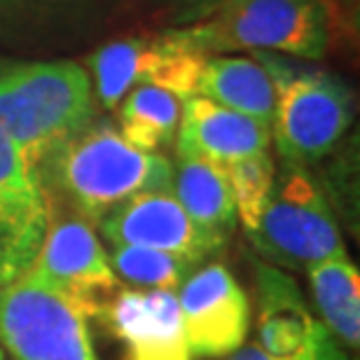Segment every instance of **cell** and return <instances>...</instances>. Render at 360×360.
I'll list each match as a JSON object with an SVG mask.
<instances>
[{
  "label": "cell",
  "mask_w": 360,
  "mask_h": 360,
  "mask_svg": "<svg viewBox=\"0 0 360 360\" xmlns=\"http://www.w3.org/2000/svg\"><path fill=\"white\" fill-rule=\"evenodd\" d=\"M176 31L206 59L241 49L321 59L330 45L323 0H225L208 21Z\"/></svg>",
  "instance_id": "3"
},
{
  "label": "cell",
  "mask_w": 360,
  "mask_h": 360,
  "mask_svg": "<svg viewBox=\"0 0 360 360\" xmlns=\"http://www.w3.org/2000/svg\"><path fill=\"white\" fill-rule=\"evenodd\" d=\"M40 164H49L54 185L82 220L98 222L134 194L174 187V164L167 157L134 148L105 122L87 127Z\"/></svg>",
  "instance_id": "1"
},
{
  "label": "cell",
  "mask_w": 360,
  "mask_h": 360,
  "mask_svg": "<svg viewBox=\"0 0 360 360\" xmlns=\"http://www.w3.org/2000/svg\"><path fill=\"white\" fill-rule=\"evenodd\" d=\"M255 56L269 70L276 87L271 136L281 160L307 167L328 157L354 120L351 91L340 77L321 70H292L267 52Z\"/></svg>",
  "instance_id": "4"
},
{
  "label": "cell",
  "mask_w": 360,
  "mask_h": 360,
  "mask_svg": "<svg viewBox=\"0 0 360 360\" xmlns=\"http://www.w3.org/2000/svg\"><path fill=\"white\" fill-rule=\"evenodd\" d=\"M89 75L73 61L24 63L0 73V134L38 169L54 150L89 127Z\"/></svg>",
  "instance_id": "2"
},
{
  "label": "cell",
  "mask_w": 360,
  "mask_h": 360,
  "mask_svg": "<svg viewBox=\"0 0 360 360\" xmlns=\"http://www.w3.org/2000/svg\"><path fill=\"white\" fill-rule=\"evenodd\" d=\"M0 347L14 360H94L87 311L28 276L0 288Z\"/></svg>",
  "instance_id": "7"
},
{
  "label": "cell",
  "mask_w": 360,
  "mask_h": 360,
  "mask_svg": "<svg viewBox=\"0 0 360 360\" xmlns=\"http://www.w3.org/2000/svg\"><path fill=\"white\" fill-rule=\"evenodd\" d=\"M176 139L178 155L204 157L227 167L243 157L267 153L271 127L204 96H192L183 103Z\"/></svg>",
  "instance_id": "12"
},
{
  "label": "cell",
  "mask_w": 360,
  "mask_h": 360,
  "mask_svg": "<svg viewBox=\"0 0 360 360\" xmlns=\"http://www.w3.org/2000/svg\"><path fill=\"white\" fill-rule=\"evenodd\" d=\"M94 360H192L174 290L117 288L87 311Z\"/></svg>",
  "instance_id": "6"
},
{
  "label": "cell",
  "mask_w": 360,
  "mask_h": 360,
  "mask_svg": "<svg viewBox=\"0 0 360 360\" xmlns=\"http://www.w3.org/2000/svg\"><path fill=\"white\" fill-rule=\"evenodd\" d=\"M47 229L49 204L38 169L0 134V288L28 271Z\"/></svg>",
  "instance_id": "9"
},
{
  "label": "cell",
  "mask_w": 360,
  "mask_h": 360,
  "mask_svg": "<svg viewBox=\"0 0 360 360\" xmlns=\"http://www.w3.org/2000/svg\"><path fill=\"white\" fill-rule=\"evenodd\" d=\"M316 307L323 316V326L335 335L342 347L358 349L360 344V274L344 257L316 262L307 269Z\"/></svg>",
  "instance_id": "16"
},
{
  "label": "cell",
  "mask_w": 360,
  "mask_h": 360,
  "mask_svg": "<svg viewBox=\"0 0 360 360\" xmlns=\"http://www.w3.org/2000/svg\"><path fill=\"white\" fill-rule=\"evenodd\" d=\"M225 360H349V354L335 340V335L323 323H319L311 337L292 354L276 356L264 351L260 344H248V347H239L236 351H232Z\"/></svg>",
  "instance_id": "21"
},
{
  "label": "cell",
  "mask_w": 360,
  "mask_h": 360,
  "mask_svg": "<svg viewBox=\"0 0 360 360\" xmlns=\"http://www.w3.org/2000/svg\"><path fill=\"white\" fill-rule=\"evenodd\" d=\"M227 178L232 187L236 222H241L243 232L253 234L262 211L269 201L274 180H276V164H274L269 150L257 153L243 160L227 164Z\"/></svg>",
  "instance_id": "20"
},
{
  "label": "cell",
  "mask_w": 360,
  "mask_h": 360,
  "mask_svg": "<svg viewBox=\"0 0 360 360\" xmlns=\"http://www.w3.org/2000/svg\"><path fill=\"white\" fill-rule=\"evenodd\" d=\"M143 47H146V35L122 38L105 42L87 59L94 82H96L98 101L108 110L117 108L129 91L139 87V63Z\"/></svg>",
  "instance_id": "19"
},
{
  "label": "cell",
  "mask_w": 360,
  "mask_h": 360,
  "mask_svg": "<svg viewBox=\"0 0 360 360\" xmlns=\"http://www.w3.org/2000/svg\"><path fill=\"white\" fill-rule=\"evenodd\" d=\"M248 236L269 262L288 269H309L347 255L326 192L304 167L292 164L276 174L262 218Z\"/></svg>",
  "instance_id": "5"
},
{
  "label": "cell",
  "mask_w": 360,
  "mask_h": 360,
  "mask_svg": "<svg viewBox=\"0 0 360 360\" xmlns=\"http://www.w3.org/2000/svg\"><path fill=\"white\" fill-rule=\"evenodd\" d=\"M347 3H356V0H347Z\"/></svg>",
  "instance_id": "24"
},
{
  "label": "cell",
  "mask_w": 360,
  "mask_h": 360,
  "mask_svg": "<svg viewBox=\"0 0 360 360\" xmlns=\"http://www.w3.org/2000/svg\"><path fill=\"white\" fill-rule=\"evenodd\" d=\"M176 297L192 358H222L243 347L250 330V302L225 264L194 269Z\"/></svg>",
  "instance_id": "8"
},
{
  "label": "cell",
  "mask_w": 360,
  "mask_h": 360,
  "mask_svg": "<svg viewBox=\"0 0 360 360\" xmlns=\"http://www.w3.org/2000/svg\"><path fill=\"white\" fill-rule=\"evenodd\" d=\"M120 134L143 153H157L174 143L183 98L162 87L139 84L120 101Z\"/></svg>",
  "instance_id": "17"
},
{
  "label": "cell",
  "mask_w": 360,
  "mask_h": 360,
  "mask_svg": "<svg viewBox=\"0 0 360 360\" xmlns=\"http://www.w3.org/2000/svg\"><path fill=\"white\" fill-rule=\"evenodd\" d=\"M112 246H143L187 257L194 264L225 246L204 232L171 192H141L124 199L98 220Z\"/></svg>",
  "instance_id": "11"
},
{
  "label": "cell",
  "mask_w": 360,
  "mask_h": 360,
  "mask_svg": "<svg viewBox=\"0 0 360 360\" xmlns=\"http://www.w3.org/2000/svg\"><path fill=\"white\" fill-rule=\"evenodd\" d=\"M110 267L124 288L136 290H178L194 271V262L167 250L143 246H115L108 257Z\"/></svg>",
  "instance_id": "18"
},
{
  "label": "cell",
  "mask_w": 360,
  "mask_h": 360,
  "mask_svg": "<svg viewBox=\"0 0 360 360\" xmlns=\"http://www.w3.org/2000/svg\"><path fill=\"white\" fill-rule=\"evenodd\" d=\"M162 3L174 7L180 21H194L211 17L225 0H162Z\"/></svg>",
  "instance_id": "22"
},
{
  "label": "cell",
  "mask_w": 360,
  "mask_h": 360,
  "mask_svg": "<svg viewBox=\"0 0 360 360\" xmlns=\"http://www.w3.org/2000/svg\"><path fill=\"white\" fill-rule=\"evenodd\" d=\"M0 360H7V358H5V351H3V347H0Z\"/></svg>",
  "instance_id": "23"
},
{
  "label": "cell",
  "mask_w": 360,
  "mask_h": 360,
  "mask_svg": "<svg viewBox=\"0 0 360 360\" xmlns=\"http://www.w3.org/2000/svg\"><path fill=\"white\" fill-rule=\"evenodd\" d=\"M171 194L197 225L227 243L236 229V211L227 169L204 157L176 155Z\"/></svg>",
  "instance_id": "14"
},
{
  "label": "cell",
  "mask_w": 360,
  "mask_h": 360,
  "mask_svg": "<svg viewBox=\"0 0 360 360\" xmlns=\"http://www.w3.org/2000/svg\"><path fill=\"white\" fill-rule=\"evenodd\" d=\"M257 297V344L269 354L285 356L304 344L321 321H316L302 300L295 281L276 267L255 264Z\"/></svg>",
  "instance_id": "13"
},
{
  "label": "cell",
  "mask_w": 360,
  "mask_h": 360,
  "mask_svg": "<svg viewBox=\"0 0 360 360\" xmlns=\"http://www.w3.org/2000/svg\"><path fill=\"white\" fill-rule=\"evenodd\" d=\"M197 96H204L213 103L243 112L271 127L274 108H276V87L260 59L211 56L199 75Z\"/></svg>",
  "instance_id": "15"
},
{
  "label": "cell",
  "mask_w": 360,
  "mask_h": 360,
  "mask_svg": "<svg viewBox=\"0 0 360 360\" xmlns=\"http://www.w3.org/2000/svg\"><path fill=\"white\" fill-rule=\"evenodd\" d=\"M24 276L91 311L120 288V281L87 220L68 218L49 225L45 241Z\"/></svg>",
  "instance_id": "10"
}]
</instances>
